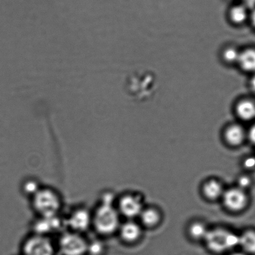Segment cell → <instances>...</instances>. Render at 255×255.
Instances as JSON below:
<instances>
[{
  "label": "cell",
  "mask_w": 255,
  "mask_h": 255,
  "mask_svg": "<svg viewBox=\"0 0 255 255\" xmlns=\"http://www.w3.org/2000/svg\"><path fill=\"white\" fill-rule=\"evenodd\" d=\"M118 197L111 190H106L100 195L98 204L93 210V227L101 237L117 234L121 224V215L116 206Z\"/></svg>",
  "instance_id": "6da1fadb"
},
{
  "label": "cell",
  "mask_w": 255,
  "mask_h": 255,
  "mask_svg": "<svg viewBox=\"0 0 255 255\" xmlns=\"http://www.w3.org/2000/svg\"><path fill=\"white\" fill-rule=\"evenodd\" d=\"M31 207L38 217H51L61 215L63 198L53 188L42 186L30 199Z\"/></svg>",
  "instance_id": "7a4b0ae2"
},
{
  "label": "cell",
  "mask_w": 255,
  "mask_h": 255,
  "mask_svg": "<svg viewBox=\"0 0 255 255\" xmlns=\"http://www.w3.org/2000/svg\"><path fill=\"white\" fill-rule=\"evenodd\" d=\"M88 243L84 234L65 229L59 234L57 249L62 255H86Z\"/></svg>",
  "instance_id": "3957f363"
},
{
  "label": "cell",
  "mask_w": 255,
  "mask_h": 255,
  "mask_svg": "<svg viewBox=\"0 0 255 255\" xmlns=\"http://www.w3.org/2000/svg\"><path fill=\"white\" fill-rule=\"evenodd\" d=\"M205 240L208 249L216 254H222L240 245V237L222 229L208 232Z\"/></svg>",
  "instance_id": "277c9868"
},
{
  "label": "cell",
  "mask_w": 255,
  "mask_h": 255,
  "mask_svg": "<svg viewBox=\"0 0 255 255\" xmlns=\"http://www.w3.org/2000/svg\"><path fill=\"white\" fill-rule=\"evenodd\" d=\"M22 255H55L56 247L51 237L32 233L24 239Z\"/></svg>",
  "instance_id": "5b68a950"
},
{
  "label": "cell",
  "mask_w": 255,
  "mask_h": 255,
  "mask_svg": "<svg viewBox=\"0 0 255 255\" xmlns=\"http://www.w3.org/2000/svg\"><path fill=\"white\" fill-rule=\"evenodd\" d=\"M66 229L84 234L92 229L93 210L84 206L74 208L64 218Z\"/></svg>",
  "instance_id": "8992f818"
},
{
  "label": "cell",
  "mask_w": 255,
  "mask_h": 255,
  "mask_svg": "<svg viewBox=\"0 0 255 255\" xmlns=\"http://www.w3.org/2000/svg\"><path fill=\"white\" fill-rule=\"evenodd\" d=\"M32 233L51 237V235L59 233L66 229L64 218L61 215L51 217H38L31 224Z\"/></svg>",
  "instance_id": "52a82bcc"
},
{
  "label": "cell",
  "mask_w": 255,
  "mask_h": 255,
  "mask_svg": "<svg viewBox=\"0 0 255 255\" xmlns=\"http://www.w3.org/2000/svg\"><path fill=\"white\" fill-rule=\"evenodd\" d=\"M116 206L121 217L128 220L139 217L143 211L140 197L133 194H124L118 197Z\"/></svg>",
  "instance_id": "ba28073f"
},
{
  "label": "cell",
  "mask_w": 255,
  "mask_h": 255,
  "mask_svg": "<svg viewBox=\"0 0 255 255\" xmlns=\"http://www.w3.org/2000/svg\"><path fill=\"white\" fill-rule=\"evenodd\" d=\"M224 202L228 209L234 211L244 209L247 203V195L242 189L228 190L224 195Z\"/></svg>",
  "instance_id": "9c48e42d"
},
{
  "label": "cell",
  "mask_w": 255,
  "mask_h": 255,
  "mask_svg": "<svg viewBox=\"0 0 255 255\" xmlns=\"http://www.w3.org/2000/svg\"><path fill=\"white\" fill-rule=\"evenodd\" d=\"M117 234L126 244H133L139 239L141 230L139 226L132 220H128L121 223Z\"/></svg>",
  "instance_id": "30bf717a"
},
{
  "label": "cell",
  "mask_w": 255,
  "mask_h": 255,
  "mask_svg": "<svg viewBox=\"0 0 255 255\" xmlns=\"http://www.w3.org/2000/svg\"><path fill=\"white\" fill-rule=\"evenodd\" d=\"M228 142L230 144L237 145L240 144L243 142L245 137V132L244 129L239 125H234L230 126L228 128L225 133Z\"/></svg>",
  "instance_id": "8fae6325"
},
{
  "label": "cell",
  "mask_w": 255,
  "mask_h": 255,
  "mask_svg": "<svg viewBox=\"0 0 255 255\" xmlns=\"http://www.w3.org/2000/svg\"><path fill=\"white\" fill-rule=\"evenodd\" d=\"M240 65L247 71H255V51L247 49L240 54Z\"/></svg>",
  "instance_id": "7c38bea8"
},
{
  "label": "cell",
  "mask_w": 255,
  "mask_h": 255,
  "mask_svg": "<svg viewBox=\"0 0 255 255\" xmlns=\"http://www.w3.org/2000/svg\"><path fill=\"white\" fill-rule=\"evenodd\" d=\"M240 246L246 254L255 255V232H247L240 237Z\"/></svg>",
  "instance_id": "4fadbf2b"
},
{
  "label": "cell",
  "mask_w": 255,
  "mask_h": 255,
  "mask_svg": "<svg viewBox=\"0 0 255 255\" xmlns=\"http://www.w3.org/2000/svg\"><path fill=\"white\" fill-rule=\"evenodd\" d=\"M237 113L240 118L249 121L255 118V105L250 101H243L237 106Z\"/></svg>",
  "instance_id": "5bb4252c"
},
{
  "label": "cell",
  "mask_w": 255,
  "mask_h": 255,
  "mask_svg": "<svg viewBox=\"0 0 255 255\" xmlns=\"http://www.w3.org/2000/svg\"><path fill=\"white\" fill-rule=\"evenodd\" d=\"M42 185L38 180L34 179L33 178H29V179L24 180L21 189L24 195L30 199L40 189Z\"/></svg>",
  "instance_id": "9a60e30c"
},
{
  "label": "cell",
  "mask_w": 255,
  "mask_h": 255,
  "mask_svg": "<svg viewBox=\"0 0 255 255\" xmlns=\"http://www.w3.org/2000/svg\"><path fill=\"white\" fill-rule=\"evenodd\" d=\"M106 251V245L103 240L95 239L88 240L87 255H104Z\"/></svg>",
  "instance_id": "2e32d148"
},
{
  "label": "cell",
  "mask_w": 255,
  "mask_h": 255,
  "mask_svg": "<svg viewBox=\"0 0 255 255\" xmlns=\"http://www.w3.org/2000/svg\"><path fill=\"white\" fill-rule=\"evenodd\" d=\"M222 192L221 184L215 180H212V181L208 182L204 187L205 194L209 199H217L222 195Z\"/></svg>",
  "instance_id": "e0dca14e"
},
{
  "label": "cell",
  "mask_w": 255,
  "mask_h": 255,
  "mask_svg": "<svg viewBox=\"0 0 255 255\" xmlns=\"http://www.w3.org/2000/svg\"><path fill=\"white\" fill-rule=\"evenodd\" d=\"M139 217L146 226H153L159 221V215L157 211L152 209L143 210Z\"/></svg>",
  "instance_id": "ac0fdd59"
},
{
  "label": "cell",
  "mask_w": 255,
  "mask_h": 255,
  "mask_svg": "<svg viewBox=\"0 0 255 255\" xmlns=\"http://www.w3.org/2000/svg\"><path fill=\"white\" fill-rule=\"evenodd\" d=\"M230 17L232 21L236 23H242L245 21L247 17V12L244 6L234 7L230 11Z\"/></svg>",
  "instance_id": "d6986e66"
},
{
  "label": "cell",
  "mask_w": 255,
  "mask_h": 255,
  "mask_svg": "<svg viewBox=\"0 0 255 255\" xmlns=\"http://www.w3.org/2000/svg\"><path fill=\"white\" fill-rule=\"evenodd\" d=\"M207 233L206 228L200 223H195L190 227V234L195 239H205Z\"/></svg>",
  "instance_id": "ffe728a7"
},
{
  "label": "cell",
  "mask_w": 255,
  "mask_h": 255,
  "mask_svg": "<svg viewBox=\"0 0 255 255\" xmlns=\"http://www.w3.org/2000/svg\"><path fill=\"white\" fill-rule=\"evenodd\" d=\"M240 53L234 48L227 49L224 53V58L225 60L230 63H234L235 61H239Z\"/></svg>",
  "instance_id": "44dd1931"
},
{
  "label": "cell",
  "mask_w": 255,
  "mask_h": 255,
  "mask_svg": "<svg viewBox=\"0 0 255 255\" xmlns=\"http://www.w3.org/2000/svg\"><path fill=\"white\" fill-rule=\"evenodd\" d=\"M239 184L240 187L244 189V188H246L249 186L250 184V180L249 178L246 177H242L240 178L239 180Z\"/></svg>",
  "instance_id": "7402d4cb"
},
{
  "label": "cell",
  "mask_w": 255,
  "mask_h": 255,
  "mask_svg": "<svg viewBox=\"0 0 255 255\" xmlns=\"http://www.w3.org/2000/svg\"><path fill=\"white\" fill-rule=\"evenodd\" d=\"M245 165L248 168L254 167L255 165V160L254 158H250L245 161Z\"/></svg>",
  "instance_id": "603a6c76"
},
{
  "label": "cell",
  "mask_w": 255,
  "mask_h": 255,
  "mask_svg": "<svg viewBox=\"0 0 255 255\" xmlns=\"http://www.w3.org/2000/svg\"><path fill=\"white\" fill-rule=\"evenodd\" d=\"M245 6L252 8L255 6V0H241Z\"/></svg>",
  "instance_id": "cb8c5ba5"
},
{
  "label": "cell",
  "mask_w": 255,
  "mask_h": 255,
  "mask_svg": "<svg viewBox=\"0 0 255 255\" xmlns=\"http://www.w3.org/2000/svg\"><path fill=\"white\" fill-rule=\"evenodd\" d=\"M249 137L252 142L255 144V125L253 126L250 130Z\"/></svg>",
  "instance_id": "d4e9b609"
},
{
  "label": "cell",
  "mask_w": 255,
  "mask_h": 255,
  "mask_svg": "<svg viewBox=\"0 0 255 255\" xmlns=\"http://www.w3.org/2000/svg\"><path fill=\"white\" fill-rule=\"evenodd\" d=\"M251 84L253 89H254V90H255V76L252 79Z\"/></svg>",
  "instance_id": "484cf974"
},
{
  "label": "cell",
  "mask_w": 255,
  "mask_h": 255,
  "mask_svg": "<svg viewBox=\"0 0 255 255\" xmlns=\"http://www.w3.org/2000/svg\"><path fill=\"white\" fill-rule=\"evenodd\" d=\"M252 18L253 23H254L255 26V10L254 12H253Z\"/></svg>",
  "instance_id": "4316f807"
},
{
  "label": "cell",
  "mask_w": 255,
  "mask_h": 255,
  "mask_svg": "<svg viewBox=\"0 0 255 255\" xmlns=\"http://www.w3.org/2000/svg\"><path fill=\"white\" fill-rule=\"evenodd\" d=\"M230 255H247L245 254H244V253H234V254H232Z\"/></svg>",
  "instance_id": "83f0119b"
}]
</instances>
